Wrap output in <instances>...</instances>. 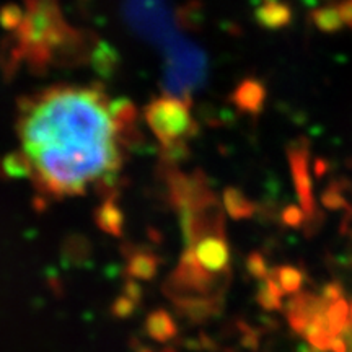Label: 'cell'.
Segmentation results:
<instances>
[{
    "label": "cell",
    "instance_id": "cell-1",
    "mask_svg": "<svg viewBox=\"0 0 352 352\" xmlns=\"http://www.w3.org/2000/svg\"><path fill=\"white\" fill-rule=\"evenodd\" d=\"M116 131L103 96L83 88L43 95L20 126L25 155L43 186L57 196L78 195L116 170Z\"/></svg>",
    "mask_w": 352,
    "mask_h": 352
},
{
    "label": "cell",
    "instance_id": "cell-2",
    "mask_svg": "<svg viewBox=\"0 0 352 352\" xmlns=\"http://www.w3.org/2000/svg\"><path fill=\"white\" fill-rule=\"evenodd\" d=\"M232 276H215L197 263L191 248L179 259L176 270L165 280L164 294L171 302L215 300L223 302Z\"/></svg>",
    "mask_w": 352,
    "mask_h": 352
},
{
    "label": "cell",
    "instance_id": "cell-3",
    "mask_svg": "<svg viewBox=\"0 0 352 352\" xmlns=\"http://www.w3.org/2000/svg\"><path fill=\"white\" fill-rule=\"evenodd\" d=\"M145 120L164 145L182 144L195 131L189 109L183 101L162 96L145 108Z\"/></svg>",
    "mask_w": 352,
    "mask_h": 352
},
{
    "label": "cell",
    "instance_id": "cell-4",
    "mask_svg": "<svg viewBox=\"0 0 352 352\" xmlns=\"http://www.w3.org/2000/svg\"><path fill=\"white\" fill-rule=\"evenodd\" d=\"M308 157H310L308 140L300 139L289 147V164L292 168L294 186H296L298 202H300V209L308 222H311L315 217V196L310 170H308Z\"/></svg>",
    "mask_w": 352,
    "mask_h": 352
},
{
    "label": "cell",
    "instance_id": "cell-5",
    "mask_svg": "<svg viewBox=\"0 0 352 352\" xmlns=\"http://www.w3.org/2000/svg\"><path fill=\"white\" fill-rule=\"evenodd\" d=\"M192 250L197 263L215 276H230V248L222 235H209L188 246Z\"/></svg>",
    "mask_w": 352,
    "mask_h": 352
},
{
    "label": "cell",
    "instance_id": "cell-6",
    "mask_svg": "<svg viewBox=\"0 0 352 352\" xmlns=\"http://www.w3.org/2000/svg\"><path fill=\"white\" fill-rule=\"evenodd\" d=\"M144 329L151 340L162 342V344L173 341L178 336V324L165 308H157V310L151 311L145 318Z\"/></svg>",
    "mask_w": 352,
    "mask_h": 352
},
{
    "label": "cell",
    "instance_id": "cell-7",
    "mask_svg": "<svg viewBox=\"0 0 352 352\" xmlns=\"http://www.w3.org/2000/svg\"><path fill=\"white\" fill-rule=\"evenodd\" d=\"M175 310L182 318L192 324H204L222 314L223 302L215 300H182L175 302Z\"/></svg>",
    "mask_w": 352,
    "mask_h": 352
},
{
    "label": "cell",
    "instance_id": "cell-8",
    "mask_svg": "<svg viewBox=\"0 0 352 352\" xmlns=\"http://www.w3.org/2000/svg\"><path fill=\"white\" fill-rule=\"evenodd\" d=\"M160 259L147 250L135 248L127 254L126 276L134 280H152L157 276Z\"/></svg>",
    "mask_w": 352,
    "mask_h": 352
},
{
    "label": "cell",
    "instance_id": "cell-9",
    "mask_svg": "<svg viewBox=\"0 0 352 352\" xmlns=\"http://www.w3.org/2000/svg\"><path fill=\"white\" fill-rule=\"evenodd\" d=\"M264 98H266V90H264L263 83L254 78H246L245 82H241L233 95L236 107L252 114L261 113Z\"/></svg>",
    "mask_w": 352,
    "mask_h": 352
},
{
    "label": "cell",
    "instance_id": "cell-10",
    "mask_svg": "<svg viewBox=\"0 0 352 352\" xmlns=\"http://www.w3.org/2000/svg\"><path fill=\"white\" fill-rule=\"evenodd\" d=\"M258 23L270 30L284 28L292 20V10L287 3L279 0H266L256 10Z\"/></svg>",
    "mask_w": 352,
    "mask_h": 352
},
{
    "label": "cell",
    "instance_id": "cell-11",
    "mask_svg": "<svg viewBox=\"0 0 352 352\" xmlns=\"http://www.w3.org/2000/svg\"><path fill=\"white\" fill-rule=\"evenodd\" d=\"M95 222L103 232L113 236H120L122 233V226H124V217L113 201H107L95 212Z\"/></svg>",
    "mask_w": 352,
    "mask_h": 352
},
{
    "label": "cell",
    "instance_id": "cell-12",
    "mask_svg": "<svg viewBox=\"0 0 352 352\" xmlns=\"http://www.w3.org/2000/svg\"><path fill=\"white\" fill-rule=\"evenodd\" d=\"M223 204H226V209L227 212L230 214V217L235 220H243V219L252 217L254 210H256L253 202L246 199L243 192L235 188L226 189V192H223Z\"/></svg>",
    "mask_w": 352,
    "mask_h": 352
},
{
    "label": "cell",
    "instance_id": "cell-13",
    "mask_svg": "<svg viewBox=\"0 0 352 352\" xmlns=\"http://www.w3.org/2000/svg\"><path fill=\"white\" fill-rule=\"evenodd\" d=\"M310 20L314 21V25L320 30V32L329 34L341 32L342 25H344L336 6L315 8V10L310 13Z\"/></svg>",
    "mask_w": 352,
    "mask_h": 352
},
{
    "label": "cell",
    "instance_id": "cell-14",
    "mask_svg": "<svg viewBox=\"0 0 352 352\" xmlns=\"http://www.w3.org/2000/svg\"><path fill=\"white\" fill-rule=\"evenodd\" d=\"M283 289L277 285V283L271 276L261 280L259 287L256 290V302L261 305V308L267 311H276L283 308Z\"/></svg>",
    "mask_w": 352,
    "mask_h": 352
},
{
    "label": "cell",
    "instance_id": "cell-15",
    "mask_svg": "<svg viewBox=\"0 0 352 352\" xmlns=\"http://www.w3.org/2000/svg\"><path fill=\"white\" fill-rule=\"evenodd\" d=\"M284 294H298L302 289L303 274L294 266H279L270 272Z\"/></svg>",
    "mask_w": 352,
    "mask_h": 352
},
{
    "label": "cell",
    "instance_id": "cell-16",
    "mask_svg": "<svg viewBox=\"0 0 352 352\" xmlns=\"http://www.w3.org/2000/svg\"><path fill=\"white\" fill-rule=\"evenodd\" d=\"M347 320H349V307L344 298L334 302L327 311V321H328V329L331 333V336H340L347 327Z\"/></svg>",
    "mask_w": 352,
    "mask_h": 352
},
{
    "label": "cell",
    "instance_id": "cell-17",
    "mask_svg": "<svg viewBox=\"0 0 352 352\" xmlns=\"http://www.w3.org/2000/svg\"><path fill=\"white\" fill-rule=\"evenodd\" d=\"M88 254H90V246L80 236L76 239H69L65 241L64 246V259L72 266H78V264L85 263Z\"/></svg>",
    "mask_w": 352,
    "mask_h": 352
},
{
    "label": "cell",
    "instance_id": "cell-18",
    "mask_svg": "<svg viewBox=\"0 0 352 352\" xmlns=\"http://www.w3.org/2000/svg\"><path fill=\"white\" fill-rule=\"evenodd\" d=\"M321 202H323L324 208L329 210H340V209L349 208L344 195H342L340 184H338L336 182H333L331 184H329V188L323 192V196H321Z\"/></svg>",
    "mask_w": 352,
    "mask_h": 352
},
{
    "label": "cell",
    "instance_id": "cell-19",
    "mask_svg": "<svg viewBox=\"0 0 352 352\" xmlns=\"http://www.w3.org/2000/svg\"><path fill=\"white\" fill-rule=\"evenodd\" d=\"M3 170L13 178H20L30 173L32 170V162L26 155H10L3 160Z\"/></svg>",
    "mask_w": 352,
    "mask_h": 352
},
{
    "label": "cell",
    "instance_id": "cell-20",
    "mask_svg": "<svg viewBox=\"0 0 352 352\" xmlns=\"http://www.w3.org/2000/svg\"><path fill=\"white\" fill-rule=\"evenodd\" d=\"M139 305L135 303L134 300H131L129 297L124 296H120L111 303V307H109V311H111V315L114 318L118 320H126V318H131L132 315L135 314V308Z\"/></svg>",
    "mask_w": 352,
    "mask_h": 352
},
{
    "label": "cell",
    "instance_id": "cell-21",
    "mask_svg": "<svg viewBox=\"0 0 352 352\" xmlns=\"http://www.w3.org/2000/svg\"><path fill=\"white\" fill-rule=\"evenodd\" d=\"M246 270H248L250 274L254 279H259V280H264L267 276H270V270H267V264L264 261L263 254L254 252L248 256L246 259Z\"/></svg>",
    "mask_w": 352,
    "mask_h": 352
},
{
    "label": "cell",
    "instance_id": "cell-22",
    "mask_svg": "<svg viewBox=\"0 0 352 352\" xmlns=\"http://www.w3.org/2000/svg\"><path fill=\"white\" fill-rule=\"evenodd\" d=\"M303 215L305 214H303L302 209L296 208V206H289V208H285L283 210V215H280V217H283L284 226H287L290 228H298L302 227L303 223Z\"/></svg>",
    "mask_w": 352,
    "mask_h": 352
},
{
    "label": "cell",
    "instance_id": "cell-23",
    "mask_svg": "<svg viewBox=\"0 0 352 352\" xmlns=\"http://www.w3.org/2000/svg\"><path fill=\"white\" fill-rule=\"evenodd\" d=\"M122 294L127 296L131 298V300H134L138 305H140V300H142V289H140V285L135 283L134 279H127L124 283V289H122Z\"/></svg>",
    "mask_w": 352,
    "mask_h": 352
},
{
    "label": "cell",
    "instance_id": "cell-24",
    "mask_svg": "<svg viewBox=\"0 0 352 352\" xmlns=\"http://www.w3.org/2000/svg\"><path fill=\"white\" fill-rule=\"evenodd\" d=\"M323 298L327 302H338L342 298V285L340 283H329L323 289Z\"/></svg>",
    "mask_w": 352,
    "mask_h": 352
},
{
    "label": "cell",
    "instance_id": "cell-25",
    "mask_svg": "<svg viewBox=\"0 0 352 352\" xmlns=\"http://www.w3.org/2000/svg\"><path fill=\"white\" fill-rule=\"evenodd\" d=\"M336 7L340 10V15L342 21H344V25L352 28V0H341Z\"/></svg>",
    "mask_w": 352,
    "mask_h": 352
},
{
    "label": "cell",
    "instance_id": "cell-26",
    "mask_svg": "<svg viewBox=\"0 0 352 352\" xmlns=\"http://www.w3.org/2000/svg\"><path fill=\"white\" fill-rule=\"evenodd\" d=\"M333 352H346L347 351V342L344 341V338L341 336H333L331 340V347H329Z\"/></svg>",
    "mask_w": 352,
    "mask_h": 352
},
{
    "label": "cell",
    "instance_id": "cell-27",
    "mask_svg": "<svg viewBox=\"0 0 352 352\" xmlns=\"http://www.w3.org/2000/svg\"><path fill=\"white\" fill-rule=\"evenodd\" d=\"M315 168H316V175L318 176H321L324 173V171H327V168H328V165L324 164L323 160H316V164H315Z\"/></svg>",
    "mask_w": 352,
    "mask_h": 352
},
{
    "label": "cell",
    "instance_id": "cell-28",
    "mask_svg": "<svg viewBox=\"0 0 352 352\" xmlns=\"http://www.w3.org/2000/svg\"><path fill=\"white\" fill-rule=\"evenodd\" d=\"M298 352H324L318 349V347L311 346V344H300V347H298Z\"/></svg>",
    "mask_w": 352,
    "mask_h": 352
},
{
    "label": "cell",
    "instance_id": "cell-29",
    "mask_svg": "<svg viewBox=\"0 0 352 352\" xmlns=\"http://www.w3.org/2000/svg\"><path fill=\"white\" fill-rule=\"evenodd\" d=\"M134 347H135V352H155V351L148 349V347H142V346H138V342H134Z\"/></svg>",
    "mask_w": 352,
    "mask_h": 352
},
{
    "label": "cell",
    "instance_id": "cell-30",
    "mask_svg": "<svg viewBox=\"0 0 352 352\" xmlns=\"http://www.w3.org/2000/svg\"><path fill=\"white\" fill-rule=\"evenodd\" d=\"M160 352H176V349H173V347H164Z\"/></svg>",
    "mask_w": 352,
    "mask_h": 352
},
{
    "label": "cell",
    "instance_id": "cell-31",
    "mask_svg": "<svg viewBox=\"0 0 352 352\" xmlns=\"http://www.w3.org/2000/svg\"><path fill=\"white\" fill-rule=\"evenodd\" d=\"M349 323L352 324V303H351V307H349Z\"/></svg>",
    "mask_w": 352,
    "mask_h": 352
}]
</instances>
